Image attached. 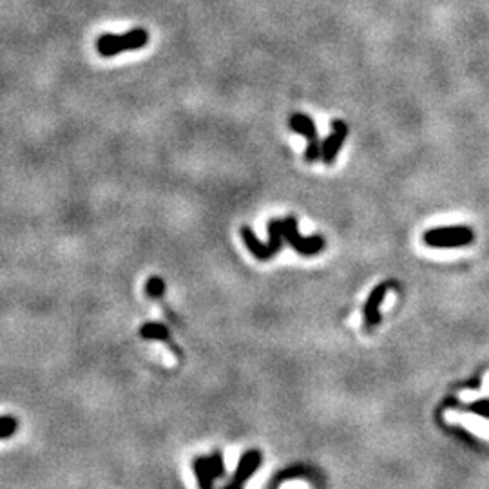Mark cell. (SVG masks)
I'll list each match as a JSON object with an SVG mask.
<instances>
[{
  "instance_id": "1",
  "label": "cell",
  "mask_w": 489,
  "mask_h": 489,
  "mask_svg": "<svg viewBox=\"0 0 489 489\" xmlns=\"http://www.w3.org/2000/svg\"><path fill=\"white\" fill-rule=\"evenodd\" d=\"M241 238H243L247 249L258 259L272 258L274 254H278L283 240H285V220H272L268 223V238H270L268 244L261 243L250 226H241Z\"/></svg>"
},
{
  "instance_id": "2",
  "label": "cell",
  "mask_w": 489,
  "mask_h": 489,
  "mask_svg": "<svg viewBox=\"0 0 489 489\" xmlns=\"http://www.w3.org/2000/svg\"><path fill=\"white\" fill-rule=\"evenodd\" d=\"M149 42V33L145 29H132L125 35H102L96 40V49L102 57H114L123 51L141 49Z\"/></svg>"
},
{
  "instance_id": "3",
  "label": "cell",
  "mask_w": 489,
  "mask_h": 489,
  "mask_svg": "<svg viewBox=\"0 0 489 489\" xmlns=\"http://www.w3.org/2000/svg\"><path fill=\"white\" fill-rule=\"evenodd\" d=\"M288 125L294 132L303 134L306 138V151H305V160L308 163H315L317 160H321L323 156V143L319 140V132L315 127V122L312 120L308 114L305 113H294L288 120Z\"/></svg>"
},
{
  "instance_id": "4",
  "label": "cell",
  "mask_w": 489,
  "mask_h": 489,
  "mask_svg": "<svg viewBox=\"0 0 489 489\" xmlns=\"http://www.w3.org/2000/svg\"><path fill=\"white\" fill-rule=\"evenodd\" d=\"M285 241L290 243V247L294 250H297L303 256H314L319 250H323L325 241L321 235H310V238H303L297 231V222L296 217L290 216L285 220Z\"/></svg>"
},
{
  "instance_id": "5",
  "label": "cell",
  "mask_w": 489,
  "mask_h": 489,
  "mask_svg": "<svg viewBox=\"0 0 489 489\" xmlns=\"http://www.w3.org/2000/svg\"><path fill=\"white\" fill-rule=\"evenodd\" d=\"M473 238L471 231L464 226H452V229H435L424 234V241L432 247H462L468 244Z\"/></svg>"
},
{
  "instance_id": "6",
  "label": "cell",
  "mask_w": 489,
  "mask_h": 489,
  "mask_svg": "<svg viewBox=\"0 0 489 489\" xmlns=\"http://www.w3.org/2000/svg\"><path fill=\"white\" fill-rule=\"evenodd\" d=\"M444 419L447 424H461L468 432H471L477 437L489 441V419L486 417H479L475 414H464V411H455V409H447L444 414Z\"/></svg>"
},
{
  "instance_id": "7",
  "label": "cell",
  "mask_w": 489,
  "mask_h": 489,
  "mask_svg": "<svg viewBox=\"0 0 489 489\" xmlns=\"http://www.w3.org/2000/svg\"><path fill=\"white\" fill-rule=\"evenodd\" d=\"M346 138H348V125H346V122L344 120H334L332 122V134L323 141V156H321V160L325 161L326 165L334 163Z\"/></svg>"
},
{
  "instance_id": "8",
  "label": "cell",
  "mask_w": 489,
  "mask_h": 489,
  "mask_svg": "<svg viewBox=\"0 0 489 489\" xmlns=\"http://www.w3.org/2000/svg\"><path fill=\"white\" fill-rule=\"evenodd\" d=\"M386 290H388V285H381V287H377L375 290L372 292V296H370V299H368L366 308H364V314H366L368 325H373V323H377V321H379V314H377V306H379V303H381L382 299H384Z\"/></svg>"
},
{
  "instance_id": "9",
  "label": "cell",
  "mask_w": 489,
  "mask_h": 489,
  "mask_svg": "<svg viewBox=\"0 0 489 489\" xmlns=\"http://www.w3.org/2000/svg\"><path fill=\"white\" fill-rule=\"evenodd\" d=\"M258 462H259V455L258 453H249V455L244 456L243 459V462H241V466H240V470H238V475H235V480H234V484H232V488L231 489H238V486L243 482L247 477L254 471V468L258 466Z\"/></svg>"
},
{
  "instance_id": "10",
  "label": "cell",
  "mask_w": 489,
  "mask_h": 489,
  "mask_svg": "<svg viewBox=\"0 0 489 489\" xmlns=\"http://www.w3.org/2000/svg\"><path fill=\"white\" fill-rule=\"evenodd\" d=\"M459 397H461L462 402H466V404H470V402H475V400H479V399H488L489 397V372L484 373V377H482V388H480V390H462L461 393H459Z\"/></svg>"
},
{
  "instance_id": "11",
  "label": "cell",
  "mask_w": 489,
  "mask_h": 489,
  "mask_svg": "<svg viewBox=\"0 0 489 489\" xmlns=\"http://www.w3.org/2000/svg\"><path fill=\"white\" fill-rule=\"evenodd\" d=\"M17 432V420L13 417H0V438L11 437Z\"/></svg>"
},
{
  "instance_id": "12",
  "label": "cell",
  "mask_w": 489,
  "mask_h": 489,
  "mask_svg": "<svg viewBox=\"0 0 489 489\" xmlns=\"http://www.w3.org/2000/svg\"><path fill=\"white\" fill-rule=\"evenodd\" d=\"M141 335L143 337H147V339H165L167 337V330L163 328V326H160V325H147L145 328H141Z\"/></svg>"
},
{
  "instance_id": "13",
  "label": "cell",
  "mask_w": 489,
  "mask_h": 489,
  "mask_svg": "<svg viewBox=\"0 0 489 489\" xmlns=\"http://www.w3.org/2000/svg\"><path fill=\"white\" fill-rule=\"evenodd\" d=\"M161 292H163V283H161V279L158 278L149 279V283H147V294L156 297V296H160Z\"/></svg>"
}]
</instances>
